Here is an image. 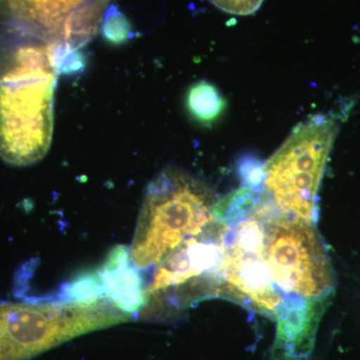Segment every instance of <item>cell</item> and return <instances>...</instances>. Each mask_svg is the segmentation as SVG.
Wrapping results in <instances>:
<instances>
[{
    "mask_svg": "<svg viewBox=\"0 0 360 360\" xmlns=\"http://www.w3.org/2000/svg\"><path fill=\"white\" fill-rule=\"evenodd\" d=\"M56 47L0 26V158L28 167L49 151L53 132Z\"/></svg>",
    "mask_w": 360,
    "mask_h": 360,
    "instance_id": "cell-1",
    "label": "cell"
},
{
    "mask_svg": "<svg viewBox=\"0 0 360 360\" xmlns=\"http://www.w3.org/2000/svg\"><path fill=\"white\" fill-rule=\"evenodd\" d=\"M215 194L179 168H165L144 196L131 248L137 269L160 265L187 239L205 233L219 219Z\"/></svg>",
    "mask_w": 360,
    "mask_h": 360,
    "instance_id": "cell-2",
    "label": "cell"
},
{
    "mask_svg": "<svg viewBox=\"0 0 360 360\" xmlns=\"http://www.w3.org/2000/svg\"><path fill=\"white\" fill-rule=\"evenodd\" d=\"M350 108L319 113L300 123L264 165L262 193L284 214L316 222L317 193L341 123Z\"/></svg>",
    "mask_w": 360,
    "mask_h": 360,
    "instance_id": "cell-3",
    "label": "cell"
},
{
    "mask_svg": "<svg viewBox=\"0 0 360 360\" xmlns=\"http://www.w3.org/2000/svg\"><path fill=\"white\" fill-rule=\"evenodd\" d=\"M129 319V314L103 298L0 303V360H30L77 336Z\"/></svg>",
    "mask_w": 360,
    "mask_h": 360,
    "instance_id": "cell-4",
    "label": "cell"
},
{
    "mask_svg": "<svg viewBox=\"0 0 360 360\" xmlns=\"http://www.w3.org/2000/svg\"><path fill=\"white\" fill-rule=\"evenodd\" d=\"M264 258L270 281L281 295L305 300L333 298L335 271L314 222L284 214L267 202Z\"/></svg>",
    "mask_w": 360,
    "mask_h": 360,
    "instance_id": "cell-5",
    "label": "cell"
},
{
    "mask_svg": "<svg viewBox=\"0 0 360 360\" xmlns=\"http://www.w3.org/2000/svg\"><path fill=\"white\" fill-rule=\"evenodd\" d=\"M110 0H0V26L79 51L96 37Z\"/></svg>",
    "mask_w": 360,
    "mask_h": 360,
    "instance_id": "cell-6",
    "label": "cell"
},
{
    "mask_svg": "<svg viewBox=\"0 0 360 360\" xmlns=\"http://www.w3.org/2000/svg\"><path fill=\"white\" fill-rule=\"evenodd\" d=\"M330 300H291L284 303L276 317L272 360L309 359L319 321Z\"/></svg>",
    "mask_w": 360,
    "mask_h": 360,
    "instance_id": "cell-7",
    "label": "cell"
},
{
    "mask_svg": "<svg viewBox=\"0 0 360 360\" xmlns=\"http://www.w3.org/2000/svg\"><path fill=\"white\" fill-rule=\"evenodd\" d=\"M225 106L226 101L219 89L206 80L195 82L187 91V111L200 124L217 122L224 115Z\"/></svg>",
    "mask_w": 360,
    "mask_h": 360,
    "instance_id": "cell-8",
    "label": "cell"
},
{
    "mask_svg": "<svg viewBox=\"0 0 360 360\" xmlns=\"http://www.w3.org/2000/svg\"><path fill=\"white\" fill-rule=\"evenodd\" d=\"M104 37L115 44H123L129 39L131 27L127 18L117 8L108 7L103 21Z\"/></svg>",
    "mask_w": 360,
    "mask_h": 360,
    "instance_id": "cell-9",
    "label": "cell"
},
{
    "mask_svg": "<svg viewBox=\"0 0 360 360\" xmlns=\"http://www.w3.org/2000/svg\"><path fill=\"white\" fill-rule=\"evenodd\" d=\"M213 6L233 15H250L257 13L264 0H210Z\"/></svg>",
    "mask_w": 360,
    "mask_h": 360,
    "instance_id": "cell-10",
    "label": "cell"
}]
</instances>
